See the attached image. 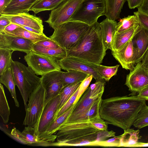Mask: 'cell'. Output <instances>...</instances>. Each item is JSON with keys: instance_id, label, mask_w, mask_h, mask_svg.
<instances>
[{"instance_id": "cell-1", "label": "cell", "mask_w": 148, "mask_h": 148, "mask_svg": "<svg viewBox=\"0 0 148 148\" xmlns=\"http://www.w3.org/2000/svg\"><path fill=\"white\" fill-rule=\"evenodd\" d=\"M146 100L138 95L117 96L102 99L101 117L124 130L130 128Z\"/></svg>"}, {"instance_id": "cell-2", "label": "cell", "mask_w": 148, "mask_h": 148, "mask_svg": "<svg viewBox=\"0 0 148 148\" xmlns=\"http://www.w3.org/2000/svg\"><path fill=\"white\" fill-rule=\"evenodd\" d=\"M56 135V141L53 146H99L100 141L115 136L112 130H100L92 124L90 120L63 123Z\"/></svg>"}, {"instance_id": "cell-3", "label": "cell", "mask_w": 148, "mask_h": 148, "mask_svg": "<svg viewBox=\"0 0 148 148\" xmlns=\"http://www.w3.org/2000/svg\"><path fill=\"white\" fill-rule=\"evenodd\" d=\"M66 51V57L101 64L106 55L101 28L99 23L96 22L90 27L77 45Z\"/></svg>"}, {"instance_id": "cell-4", "label": "cell", "mask_w": 148, "mask_h": 148, "mask_svg": "<svg viewBox=\"0 0 148 148\" xmlns=\"http://www.w3.org/2000/svg\"><path fill=\"white\" fill-rule=\"evenodd\" d=\"M89 27L81 22L69 21L54 29L49 38L66 51L69 50L77 45Z\"/></svg>"}, {"instance_id": "cell-5", "label": "cell", "mask_w": 148, "mask_h": 148, "mask_svg": "<svg viewBox=\"0 0 148 148\" xmlns=\"http://www.w3.org/2000/svg\"><path fill=\"white\" fill-rule=\"evenodd\" d=\"M11 69L16 85L18 87L23 99L25 109L31 93L41 82L29 67L18 61L12 60Z\"/></svg>"}, {"instance_id": "cell-6", "label": "cell", "mask_w": 148, "mask_h": 148, "mask_svg": "<svg viewBox=\"0 0 148 148\" xmlns=\"http://www.w3.org/2000/svg\"><path fill=\"white\" fill-rule=\"evenodd\" d=\"M46 95V90L41 82L30 94L25 109L23 124L34 128L35 132L45 106Z\"/></svg>"}, {"instance_id": "cell-7", "label": "cell", "mask_w": 148, "mask_h": 148, "mask_svg": "<svg viewBox=\"0 0 148 148\" xmlns=\"http://www.w3.org/2000/svg\"><path fill=\"white\" fill-rule=\"evenodd\" d=\"M104 0H83L69 21L81 22L90 25L97 21L100 16L105 15Z\"/></svg>"}, {"instance_id": "cell-8", "label": "cell", "mask_w": 148, "mask_h": 148, "mask_svg": "<svg viewBox=\"0 0 148 148\" xmlns=\"http://www.w3.org/2000/svg\"><path fill=\"white\" fill-rule=\"evenodd\" d=\"M105 84V81H96L88 87L64 122H67L75 116L83 114L93 104L101 99Z\"/></svg>"}, {"instance_id": "cell-9", "label": "cell", "mask_w": 148, "mask_h": 148, "mask_svg": "<svg viewBox=\"0 0 148 148\" xmlns=\"http://www.w3.org/2000/svg\"><path fill=\"white\" fill-rule=\"evenodd\" d=\"M24 59L29 67L37 75L42 76L55 71H61L57 60L32 51L26 53Z\"/></svg>"}, {"instance_id": "cell-10", "label": "cell", "mask_w": 148, "mask_h": 148, "mask_svg": "<svg viewBox=\"0 0 148 148\" xmlns=\"http://www.w3.org/2000/svg\"><path fill=\"white\" fill-rule=\"evenodd\" d=\"M83 0H65L51 10L48 19L45 22L55 29L62 24L69 21Z\"/></svg>"}, {"instance_id": "cell-11", "label": "cell", "mask_w": 148, "mask_h": 148, "mask_svg": "<svg viewBox=\"0 0 148 148\" xmlns=\"http://www.w3.org/2000/svg\"><path fill=\"white\" fill-rule=\"evenodd\" d=\"M60 100V96L59 94L45 106L36 132L37 136L42 139L48 141L46 133L54 121V117L58 110Z\"/></svg>"}, {"instance_id": "cell-12", "label": "cell", "mask_w": 148, "mask_h": 148, "mask_svg": "<svg viewBox=\"0 0 148 148\" xmlns=\"http://www.w3.org/2000/svg\"><path fill=\"white\" fill-rule=\"evenodd\" d=\"M125 84L129 90L138 92L148 86V69L140 62L127 75Z\"/></svg>"}, {"instance_id": "cell-13", "label": "cell", "mask_w": 148, "mask_h": 148, "mask_svg": "<svg viewBox=\"0 0 148 148\" xmlns=\"http://www.w3.org/2000/svg\"><path fill=\"white\" fill-rule=\"evenodd\" d=\"M62 72L61 71H54L40 77L41 82L46 92L45 105L59 95L64 87L61 78Z\"/></svg>"}, {"instance_id": "cell-14", "label": "cell", "mask_w": 148, "mask_h": 148, "mask_svg": "<svg viewBox=\"0 0 148 148\" xmlns=\"http://www.w3.org/2000/svg\"><path fill=\"white\" fill-rule=\"evenodd\" d=\"M57 62L61 69L64 70H72L82 71L92 76L96 82L105 81L94 68L78 58L66 57L58 60Z\"/></svg>"}, {"instance_id": "cell-15", "label": "cell", "mask_w": 148, "mask_h": 148, "mask_svg": "<svg viewBox=\"0 0 148 148\" xmlns=\"http://www.w3.org/2000/svg\"><path fill=\"white\" fill-rule=\"evenodd\" d=\"M12 138L20 143L28 145L53 146V142L47 141L39 138L36 134L34 127H25L22 132L16 128L12 129L9 134Z\"/></svg>"}, {"instance_id": "cell-16", "label": "cell", "mask_w": 148, "mask_h": 148, "mask_svg": "<svg viewBox=\"0 0 148 148\" xmlns=\"http://www.w3.org/2000/svg\"><path fill=\"white\" fill-rule=\"evenodd\" d=\"M34 43L21 37L0 33V48L7 49L26 53L32 51Z\"/></svg>"}, {"instance_id": "cell-17", "label": "cell", "mask_w": 148, "mask_h": 148, "mask_svg": "<svg viewBox=\"0 0 148 148\" xmlns=\"http://www.w3.org/2000/svg\"><path fill=\"white\" fill-rule=\"evenodd\" d=\"M1 14L7 17L12 23L19 26L31 27L43 33L44 26L42 20L35 15L30 14L28 12L14 15Z\"/></svg>"}, {"instance_id": "cell-18", "label": "cell", "mask_w": 148, "mask_h": 148, "mask_svg": "<svg viewBox=\"0 0 148 148\" xmlns=\"http://www.w3.org/2000/svg\"><path fill=\"white\" fill-rule=\"evenodd\" d=\"M132 40L120 49L111 51L112 54L122 68L130 71L133 69L135 64L134 50Z\"/></svg>"}, {"instance_id": "cell-19", "label": "cell", "mask_w": 148, "mask_h": 148, "mask_svg": "<svg viewBox=\"0 0 148 148\" xmlns=\"http://www.w3.org/2000/svg\"><path fill=\"white\" fill-rule=\"evenodd\" d=\"M135 63L140 62L148 49V30L141 27L133 38Z\"/></svg>"}, {"instance_id": "cell-20", "label": "cell", "mask_w": 148, "mask_h": 148, "mask_svg": "<svg viewBox=\"0 0 148 148\" xmlns=\"http://www.w3.org/2000/svg\"><path fill=\"white\" fill-rule=\"evenodd\" d=\"M101 28L103 41L106 51L113 50V39L116 32V22L107 18L99 23Z\"/></svg>"}, {"instance_id": "cell-21", "label": "cell", "mask_w": 148, "mask_h": 148, "mask_svg": "<svg viewBox=\"0 0 148 148\" xmlns=\"http://www.w3.org/2000/svg\"><path fill=\"white\" fill-rule=\"evenodd\" d=\"M40 0H12L1 14L14 15L28 12L30 9Z\"/></svg>"}, {"instance_id": "cell-22", "label": "cell", "mask_w": 148, "mask_h": 148, "mask_svg": "<svg viewBox=\"0 0 148 148\" xmlns=\"http://www.w3.org/2000/svg\"><path fill=\"white\" fill-rule=\"evenodd\" d=\"M141 27L138 25L121 33L116 32L113 41V51H118L125 46L132 40L140 30Z\"/></svg>"}, {"instance_id": "cell-23", "label": "cell", "mask_w": 148, "mask_h": 148, "mask_svg": "<svg viewBox=\"0 0 148 148\" xmlns=\"http://www.w3.org/2000/svg\"><path fill=\"white\" fill-rule=\"evenodd\" d=\"M77 102L73 104L62 115L57 118L51 124L47 130L46 136L49 142H53L56 139V135L53 134L56 132L60 126L64 122L72 112Z\"/></svg>"}, {"instance_id": "cell-24", "label": "cell", "mask_w": 148, "mask_h": 148, "mask_svg": "<svg viewBox=\"0 0 148 148\" xmlns=\"http://www.w3.org/2000/svg\"><path fill=\"white\" fill-rule=\"evenodd\" d=\"M106 5L105 15L107 18L115 21L120 14L125 3L127 0H104Z\"/></svg>"}, {"instance_id": "cell-25", "label": "cell", "mask_w": 148, "mask_h": 148, "mask_svg": "<svg viewBox=\"0 0 148 148\" xmlns=\"http://www.w3.org/2000/svg\"><path fill=\"white\" fill-rule=\"evenodd\" d=\"M89 75L82 71L69 70L62 71L61 78L64 87L76 83L82 82Z\"/></svg>"}, {"instance_id": "cell-26", "label": "cell", "mask_w": 148, "mask_h": 148, "mask_svg": "<svg viewBox=\"0 0 148 148\" xmlns=\"http://www.w3.org/2000/svg\"><path fill=\"white\" fill-rule=\"evenodd\" d=\"M0 83L8 89L14 100L16 106L19 107V103L17 99L15 89L16 84L11 68L0 75Z\"/></svg>"}, {"instance_id": "cell-27", "label": "cell", "mask_w": 148, "mask_h": 148, "mask_svg": "<svg viewBox=\"0 0 148 148\" xmlns=\"http://www.w3.org/2000/svg\"><path fill=\"white\" fill-rule=\"evenodd\" d=\"M84 61V60H83ZM87 64L94 68L105 81H109L111 78L116 75L119 65L107 66L84 61Z\"/></svg>"}, {"instance_id": "cell-28", "label": "cell", "mask_w": 148, "mask_h": 148, "mask_svg": "<svg viewBox=\"0 0 148 148\" xmlns=\"http://www.w3.org/2000/svg\"><path fill=\"white\" fill-rule=\"evenodd\" d=\"M32 51L38 53L53 57L57 60L66 57V51L61 47L56 49L44 47L35 43L33 45Z\"/></svg>"}, {"instance_id": "cell-29", "label": "cell", "mask_w": 148, "mask_h": 148, "mask_svg": "<svg viewBox=\"0 0 148 148\" xmlns=\"http://www.w3.org/2000/svg\"><path fill=\"white\" fill-rule=\"evenodd\" d=\"M102 99H101L95 102L83 114L75 116L67 122L63 123H67L87 121L100 116L99 110Z\"/></svg>"}, {"instance_id": "cell-30", "label": "cell", "mask_w": 148, "mask_h": 148, "mask_svg": "<svg viewBox=\"0 0 148 148\" xmlns=\"http://www.w3.org/2000/svg\"><path fill=\"white\" fill-rule=\"evenodd\" d=\"M5 35L21 37L30 40L34 43L49 38L44 33L38 34L33 33L21 27L18 28L12 33Z\"/></svg>"}, {"instance_id": "cell-31", "label": "cell", "mask_w": 148, "mask_h": 148, "mask_svg": "<svg viewBox=\"0 0 148 148\" xmlns=\"http://www.w3.org/2000/svg\"><path fill=\"white\" fill-rule=\"evenodd\" d=\"M65 0H40L30 9L35 14L46 10H52Z\"/></svg>"}, {"instance_id": "cell-32", "label": "cell", "mask_w": 148, "mask_h": 148, "mask_svg": "<svg viewBox=\"0 0 148 148\" xmlns=\"http://www.w3.org/2000/svg\"><path fill=\"white\" fill-rule=\"evenodd\" d=\"M124 131L123 134L120 135V147H127L129 145L138 142L139 135V130H135L130 128Z\"/></svg>"}, {"instance_id": "cell-33", "label": "cell", "mask_w": 148, "mask_h": 148, "mask_svg": "<svg viewBox=\"0 0 148 148\" xmlns=\"http://www.w3.org/2000/svg\"><path fill=\"white\" fill-rule=\"evenodd\" d=\"M10 110L5 95L3 86L0 84V114L3 123H7L9 120Z\"/></svg>"}, {"instance_id": "cell-34", "label": "cell", "mask_w": 148, "mask_h": 148, "mask_svg": "<svg viewBox=\"0 0 148 148\" xmlns=\"http://www.w3.org/2000/svg\"><path fill=\"white\" fill-rule=\"evenodd\" d=\"M136 16L129 15L126 17L121 19L117 23L116 32L121 33L139 24Z\"/></svg>"}, {"instance_id": "cell-35", "label": "cell", "mask_w": 148, "mask_h": 148, "mask_svg": "<svg viewBox=\"0 0 148 148\" xmlns=\"http://www.w3.org/2000/svg\"><path fill=\"white\" fill-rule=\"evenodd\" d=\"M82 82H80L68 85L63 88L59 94L60 100L57 111L74 93Z\"/></svg>"}, {"instance_id": "cell-36", "label": "cell", "mask_w": 148, "mask_h": 148, "mask_svg": "<svg viewBox=\"0 0 148 148\" xmlns=\"http://www.w3.org/2000/svg\"><path fill=\"white\" fill-rule=\"evenodd\" d=\"M13 51L7 49L0 48V75L10 68Z\"/></svg>"}, {"instance_id": "cell-37", "label": "cell", "mask_w": 148, "mask_h": 148, "mask_svg": "<svg viewBox=\"0 0 148 148\" xmlns=\"http://www.w3.org/2000/svg\"><path fill=\"white\" fill-rule=\"evenodd\" d=\"M133 125L139 129L148 126V106L146 104L138 113Z\"/></svg>"}, {"instance_id": "cell-38", "label": "cell", "mask_w": 148, "mask_h": 148, "mask_svg": "<svg viewBox=\"0 0 148 148\" xmlns=\"http://www.w3.org/2000/svg\"><path fill=\"white\" fill-rule=\"evenodd\" d=\"M78 91V88L73 95L57 112L54 117V121L58 117L64 113L74 104L77 97Z\"/></svg>"}, {"instance_id": "cell-39", "label": "cell", "mask_w": 148, "mask_h": 148, "mask_svg": "<svg viewBox=\"0 0 148 148\" xmlns=\"http://www.w3.org/2000/svg\"><path fill=\"white\" fill-rule=\"evenodd\" d=\"M92 78V76L89 75L82 81L78 87V94L74 104L77 102L84 92L88 88Z\"/></svg>"}, {"instance_id": "cell-40", "label": "cell", "mask_w": 148, "mask_h": 148, "mask_svg": "<svg viewBox=\"0 0 148 148\" xmlns=\"http://www.w3.org/2000/svg\"><path fill=\"white\" fill-rule=\"evenodd\" d=\"M93 126L100 130H108V123L100 116L90 119Z\"/></svg>"}, {"instance_id": "cell-41", "label": "cell", "mask_w": 148, "mask_h": 148, "mask_svg": "<svg viewBox=\"0 0 148 148\" xmlns=\"http://www.w3.org/2000/svg\"><path fill=\"white\" fill-rule=\"evenodd\" d=\"M35 43L49 49H56L61 47L55 41L49 37L47 39L41 40Z\"/></svg>"}, {"instance_id": "cell-42", "label": "cell", "mask_w": 148, "mask_h": 148, "mask_svg": "<svg viewBox=\"0 0 148 148\" xmlns=\"http://www.w3.org/2000/svg\"><path fill=\"white\" fill-rule=\"evenodd\" d=\"M120 135L115 136L111 139L102 141L101 147H120Z\"/></svg>"}, {"instance_id": "cell-43", "label": "cell", "mask_w": 148, "mask_h": 148, "mask_svg": "<svg viewBox=\"0 0 148 148\" xmlns=\"http://www.w3.org/2000/svg\"><path fill=\"white\" fill-rule=\"evenodd\" d=\"M134 14L137 17L141 26L148 30V16L138 11L134 12Z\"/></svg>"}, {"instance_id": "cell-44", "label": "cell", "mask_w": 148, "mask_h": 148, "mask_svg": "<svg viewBox=\"0 0 148 148\" xmlns=\"http://www.w3.org/2000/svg\"><path fill=\"white\" fill-rule=\"evenodd\" d=\"M11 23L10 20L7 17L2 15H0V32H2L5 28Z\"/></svg>"}, {"instance_id": "cell-45", "label": "cell", "mask_w": 148, "mask_h": 148, "mask_svg": "<svg viewBox=\"0 0 148 148\" xmlns=\"http://www.w3.org/2000/svg\"><path fill=\"white\" fill-rule=\"evenodd\" d=\"M20 27H21L16 24L11 23L6 27L2 32H0V33L4 34L10 33Z\"/></svg>"}, {"instance_id": "cell-46", "label": "cell", "mask_w": 148, "mask_h": 148, "mask_svg": "<svg viewBox=\"0 0 148 148\" xmlns=\"http://www.w3.org/2000/svg\"><path fill=\"white\" fill-rule=\"evenodd\" d=\"M137 8L138 11L148 16V0H144Z\"/></svg>"}, {"instance_id": "cell-47", "label": "cell", "mask_w": 148, "mask_h": 148, "mask_svg": "<svg viewBox=\"0 0 148 148\" xmlns=\"http://www.w3.org/2000/svg\"><path fill=\"white\" fill-rule=\"evenodd\" d=\"M144 0H127L128 5L130 9H134L140 6Z\"/></svg>"}, {"instance_id": "cell-48", "label": "cell", "mask_w": 148, "mask_h": 148, "mask_svg": "<svg viewBox=\"0 0 148 148\" xmlns=\"http://www.w3.org/2000/svg\"><path fill=\"white\" fill-rule=\"evenodd\" d=\"M137 95L138 97L146 100H148V86L143 88L138 92Z\"/></svg>"}, {"instance_id": "cell-49", "label": "cell", "mask_w": 148, "mask_h": 148, "mask_svg": "<svg viewBox=\"0 0 148 148\" xmlns=\"http://www.w3.org/2000/svg\"><path fill=\"white\" fill-rule=\"evenodd\" d=\"M12 0H0V14H1L2 12L5 8L10 3Z\"/></svg>"}, {"instance_id": "cell-50", "label": "cell", "mask_w": 148, "mask_h": 148, "mask_svg": "<svg viewBox=\"0 0 148 148\" xmlns=\"http://www.w3.org/2000/svg\"><path fill=\"white\" fill-rule=\"evenodd\" d=\"M148 147V143L138 142H137L134 144L129 145L127 147Z\"/></svg>"}, {"instance_id": "cell-51", "label": "cell", "mask_w": 148, "mask_h": 148, "mask_svg": "<svg viewBox=\"0 0 148 148\" xmlns=\"http://www.w3.org/2000/svg\"><path fill=\"white\" fill-rule=\"evenodd\" d=\"M142 64L146 68L148 69V49L143 56Z\"/></svg>"}, {"instance_id": "cell-52", "label": "cell", "mask_w": 148, "mask_h": 148, "mask_svg": "<svg viewBox=\"0 0 148 148\" xmlns=\"http://www.w3.org/2000/svg\"><path fill=\"white\" fill-rule=\"evenodd\" d=\"M20 27H21L22 28H23L29 31L34 33H36L38 34H42L43 33H42L36 30L35 29H34L33 28H32L31 27H29L25 26H19Z\"/></svg>"}]
</instances>
